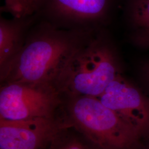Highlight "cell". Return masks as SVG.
Segmentation results:
<instances>
[{"mask_svg": "<svg viewBox=\"0 0 149 149\" xmlns=\"http://www.w3.org/2000/svg\"><path fill=\"white\" fill-rule=\"evenodd\" d=\"M83 43L77 34L52 29L40 32L0 70L1 80L53 85L71 55Z\"/></svg>", "mask_w": 149, "mask_h": 149, "instance_id": "obj_1", "label": "cell"}, {"mask_svg": "<svg viewBox=\"0 0 149 149\" xmlns=\"http://www.w3.org/2000/svg\"><path fill=\"white\" fill-rule=\"evenodd\" d=\"M119 74L112 48L98 38L84 42L74 51L53 85L71 97H98Z\"/></svg>", "mask_w": 149, "mask_h": 149, "instance_id": "obj_2", "label": "cell"}, {"mask_svg": "<svg viewBox=\"0 0 149 149\" xmlns=\"http://www.w3.org/2000/svg\"><path fill=\"white\" fill-rule=\"evenodd\" d=\"M69 113L74 127L98 149H137L141 136L97 97H71Z\"/></svg>", "mask_w": 149, "mask_h": 149, "instance_id": "obj_3", "label": "cell"}, {"mask_svg": "<svg viewBox=\"0 0 149 149\" xmlns=\"http://www.w3.org/2000/svg\"><path fill=\"white\" fill-rule=\"evenodd\" d=\"M59 93L49 84L4 83L0 90V118L17 120L52 118L60 102Z\"/></svg>", "mask_w": 149, "mask_h": 149, "instance_id": "obj_4", "label": "cell"}, {"mask_svg": "<svg viewBox=\"0 0 149 149\" xmlns=\"http://www.w3.org/2000/svg\"><path fill=\"white\" fill-rule=\"evenodd\" d=\"M98 98L141 136L149 135V97L118 74Z\"/></svg>", "mask_w": 149, "mask_h": 149, "instance_id": "obj_5", "label": "cell"}, {"mask_svg": "<svg viewBox=\"0 0 149 149\" xmlns=\"http://www.w3.org/2000/svg\"><path fill=\"white\" fill-rule=\"evenodd\" d=\"M50 118L11 120L0 118V149H41L59 133Z\"/></svg>", "mask_w": 149, "mask_h": 149, "instance_id": "obj_6", "label": "cell"}, {"mask_svg": "<svg viewBox=\"0 0 149 149\" xmlns=\"http://www.w3.org/2000/svg\"><path fill=\"white\" fill-rule=\"evenodd\" d=\"M112 4V0H41L37 11L58 20L90 22L104 18Z\"/></svg>", "mask_w": 149, "mask_h": 149, "instance_id": "obj_7", "label": "cell"}, {"mask_svg": "<svg viewBox=\"0 0 149 149\" xmlns=\"http://www.w3.org/2000/svg\"><path fill=\"white\" fill-rule=\"evenodd\" d=\"M27 17L0 20V70L2 69L19 53L24 43V29L28 22Z\"/></svg>", "mask_w": 149, "mask_h": 149, "instance_id": "obj_8", "label": "cell"}, {"mask_svg": "<svg viewBox=\"0 0 149 149\" xmlns=\"http://www.w3.org/2000/svg\"><path fill=\"white\" fill-rule=\"evenodd\" d=\"M126 11L132 42L149 48V0H128Z\"/></svg>", "mask_w": 149, "mask_h": 149, "instance_id": "obj_9", "label": "cell"}, {"mask_svg": "<svg viewBox=\"0 0 149 149\" xmlns=\"http://www.w3.org/2000/svg\"><path fill=\"white\" fill-rule=\"evenodd\" d=\"M2 9L16 18L27 17L34 13L29 0H5Z\"/></svg>", "mask_w": 149, "mask_h": 149, "instance_id": "obj_10", "label": "cell"}, {"mask_svg": "<svg viewBox=\"0 0 149 149\" xmlns=\"http://www.w3.org/2000/svg\"><path fill=\"white\" fill-rule=\"evenodd\" d=\"M59 134L52 141V149H90L76 137L67 136L60 139Z\"/></svg>", "mask_w": 149, "mask_h": 149, "instance_id": "obj_11", "label": "cell"}, {"mask_svg": "<svg viewBox=\"0 0 149 149\" xmlns=\"http://www.w3.org/2000/svg\"><path fill=\"white\" fill-rule=\"evenodd\" d=\"M139 73L141 81L149 93V60L140 64Z\"/></svg>", "mask_w": 149, "mask_h": 149, "instance_id": "obj_12", "label": "cell"}, {"mask_svg": "<svg viewBox=\"0 0 149 149\" xmlns=\"http://www.w3.org/2000/svg\"><path fill=\"white\" fill-rule=\"evenodd\" d=\"M31 3V5L32 6V9L33 12H35L37 11L40 2L41 0H29Z\"/></svg>", "mask_w": 149, "mask_h": 149, "instance_id": "obj_13", "label": "cell"}, {"mask_svg": "<svg viewBox=\"0 0 149 149\" xmlns=\"http://www.w3.org/2000/svg\"></svg>", "mask_w": 149, "mask_h": 149, "instance_id": "obj_14", "label": "cell"}]
</instances>
